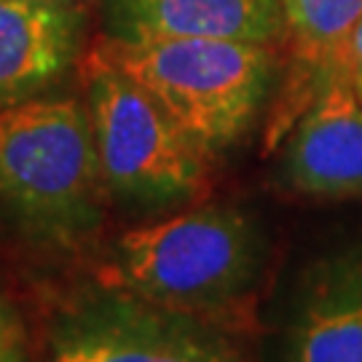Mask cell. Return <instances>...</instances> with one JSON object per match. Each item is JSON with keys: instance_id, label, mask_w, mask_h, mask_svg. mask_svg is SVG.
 <instances>
[{"instance_id": "6da1fadb", "label": "cell", "mask_w": 362, "mask_h": 362, "mask_svg": "<svg viewBox=\"0 0 362 362\" xmlns=\"http://www.w3.org/2000/svg\"><path fill=\"white\" fill-rule=\"evenodd\" d=\"M91 59L137 83L209 158L250 134L279 73L274 46L245 40L107 38Z\"/></svg>"}, {"instance_id": "7a4b0ae2", "label": "cell", "mask_w": 362, "mask_h": 362, "mask_svg": "<svg viewBox=\"0 0 362 362\" xmlns=\"http://www.w3.org/2000/svg\"><path fill=\"white\" fill-rule=\"evenodd\" d=\"M105 182L91 116L73 97L0 110V207L33 239L70 247L103 220Z\"/></svg>"}, {"instance_id": "3957f363", "label": "cell", "mask_w": 362, "mask_h": 362, "mask_svg": "<svg viewBox=\"0 0 362 362\" xmlns=\"http://www.w3.org/2000/svg\"><path fill=\"white\" fill-rule=\"evenodd\" d=\"M263 260L258 223L242 209L207 204L121 233L113 285L218 322L255 287Z\"/></svg>"}, {"instance_id": "277c9868", "label": "cell", "mask_w": 362, "mask_h": 362, "mask_svg": "<svg viewBox=\"0 0 362 362\" xmlns=\"http://www.w3.org/2000/svg\"><path fill=\"white\" fill-rule=\"evenodd\" d=\"M89 116L110 196L140 209H169L207 194L209 156L137 83L94 59Z\"/></svg>"}, {"instance_id": "5b68a950", "label": "cell", "mask_w": 362, "mask_h": 362, "mask_svg": "<svg viewBox=\"0 0 362 362\" xmlns=\"http://www.w3.org/2000/svg\"><path fill=\"white\" fill-rule=\"evenodd\" d=\"M49 362H242L218 322L158 306L121 285L83 290L57 311Z\"/></svg>"}, {"instance_id": "8992f818", "label": "cell", "mask_w": 362, "mask_h": 362, "mask_svg": "<svg viewBox=\"0 0 362 362\" xmlns=\"http://www.w3.org/2000/svg\"><path fill=\"white\" fill-rule=\"evenodd\" d=\"M282 177L311 199L362 196V100L346 76L330 78L293 124Z\"/></svg>"}, {"instance_id": "52a82bcc", "label": "cell", "mask_w": 362, "mask_h": 362, "mask_svg": "<svg viewBox=\"0 0 362 362\" xmlns=\"http://www.w3.org/2000/svg\"><path fill=\"white\" fill-rule=\"evenodd\" d=\"M287 362H362V242L325 252L300 274Z\"/></svg>"}, {"instance_id": "ba28073f", "label": "cell", "mask_w": 362, "mask_h": 362, "mask_svg": "<svg viewBox=\"0 0 362 362\" xmlns=\"http://www.w3.org/2000/svg\"><path fill=\"white\" fill-rule=\"evenodd\" d=\"M83 30L76 3L0 0V110L62 81L81 57Z\"/></svg>"}, {"instance_id": "9c48e42d", "label": "cell", "mask_w": 362, "mask_h": 362, "mask_svg": "<svg viewBox=\"0 0 362 362\" xmlns=\"http://www.w3.org/2000/svg\"><path fill=\"white\" fill-rule=\"evenodd\" d=\"M107 38L245 40L276 46L285 35L282 0H107Z\"/></svg>"}, {"instance_id": "30bf717a", "label": "cell", "mask_w": 362, "mask_h": 362, "mask_svg": "<svg viewBox=\"0 0 362 362\" xmlns=\"http://www.w3.org/2000/svg\"><path fill=\"white\" fill-rule=\"evenodd\" d=\"M285 35L290 52L282 94L274 105L272 140L290 132L330 78L346 76L341 54L362 16V0H282Z\"/></svg>"}, {"instance_id": "8fae6325", "label": "cell", "mask_w": 362, "mask_h": 362, "mask_svg": "<svg viewBox=\"0 0 362 362\" xmlns=\"http://www.w3.org/2000/svg\"><path fill=\"white\" fill-rule=\"evenodd\" d=\"M341 65H344V73L351 81L354 91H362V16L349 33V38H346V46L341 54Z\"/></svg>"}, {"instance_id": "7c38bea8", "label": "cell", "mask_w": 362, "mask_h": 362, "mask_svg": "<svg viewBox=\"0 0 362 362\" xmlns=\"http://www.w3.org/2000/svg\"><path fill=\"white\" fill-rule=\"evenodd\" d=\"M13 346H25L22 344V325L13 306L0 296V351L13 349Z\"/></svg>"}, {"instance_id": "4fadbf2b", "label": "cell", "mask_w": 362, "mask_h": 362, "mask_svg": "<svg viewBox=\"0 0 362 362\" xmlns=\"http://www.w3.org/2000/svg\"><path fill=\"white\" fill-rule=\"evenodd\" d=\"M0 362H25V346H13V349L0 351Z\"/></svg>"}, {"instance_id": "5bb4252c", "label": "cell", "mask_w": 362, "mask_h": 362, "mask_svg": "<svg viewBox=\"0 0 362 362\" xmlns=\"http://www.w3.org/2000/svg\"><path fill=\"white\" fill-rule=\"evenodd\" d=\"M52 3H76V0H52Z\"/></svg>"}, {"instance_id": "9a60e30c", "label": "cell", "mask_w": 362, "mask_h": 362, "mask_svg": "<svg viewBox=\"0 0 362 362\" xmlns=\"http://www.w3.org/2000/svg\"><path fill=\"white\" fill-rule=\"evenodd\" d=\"M357 97H360V100H362V91H357Z\"/></svg>"}]
</instances>
